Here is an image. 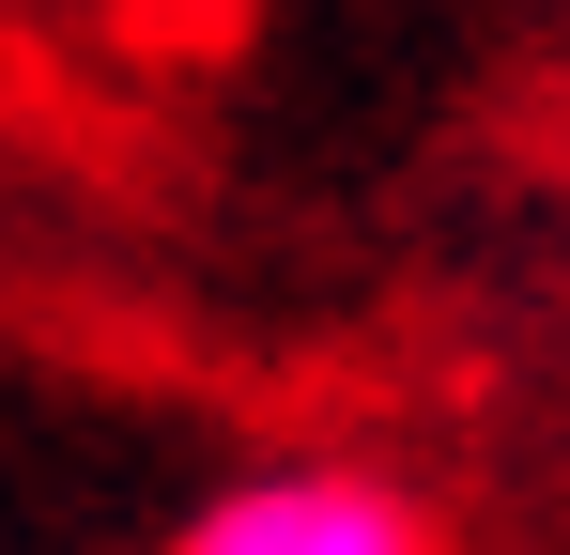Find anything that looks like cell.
I'll list each match as a JSON object with an SVG mask.
<instances>
[{
    "instance_id": "cell-1",
    "label": "cell",
    "mask_w": 570,
    "mask_h": 555,
    "mask_svg": "<svg viewBox=\"0 0 570 555\" xmlns=\"http://www.w3.org/2000/svg\"><path fill=\"white\" fill-rule=\"evenodd\" d=\"M170 555H448V541L371 463H247L170 525Z\"/></svg>"
}]
</instances>
